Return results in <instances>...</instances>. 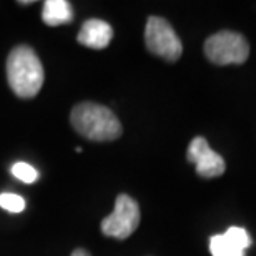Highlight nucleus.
Returning <instances> with one entry per match:
<instances>
[{"label":"nucleus","mask_w":256,"mask_h":256,"mask_svg":"<svg viewBox=\"0 0 256 256\" xmlns=\"http://www.w3.org/2000/svg\"><path fill=\"white\" fill-rule=\"evenodd\" d=\"M204 54L214 65H243L250 57V44L242 34L218 32L204 42Z\"/></svg>","instance_id":"7ed1b4c3"},{"label":"nucleus","mask_w":256,"mask_h":256,"mask_svg":"<svg viewBox=\"0 0 256 256\" xmlns=\"http://www.w3.org/2000/svg\"><path fill=\"white\" fill-rule=\"evenodd\" d=\"M7 80L14 94L20 98H34L40 94L45 80L44 65L28 45H18L8 54Z\"/></svg>","instance_id":"f257e3e1"},{"label":"nucleus","mask_w":256,"mask_h":256,"mask_svg":"<svg viewBox=\"0 0 256 256\" xmlns=\"http://www.w3.org/2000/svg\"><path fill=\"white\" fill-rule=\"evenodd\" d=\"M42 18L48 27H58V25L72 24L74 20V10L70 2L66 0H47L44 4Z\"/></svg>","instance_id":"6e6552de"},{"label":"nucleus","mask_w":256,"mask_h":256,"mask_svg":"<svg viewBox=\"0 0 256 256\" xmlns=\"http://www.w3.org/2000/svg\"><path fill=\"white\" fill-rule=\"evenodd\" d=\"M224 236H226L233 244H236L240 250H243V252H246V250L252 246V238H250V234L244 228L232 226L226 233H224Z\"/></svg>","instance_id":"9d476101"},{"label":"nucleus","mask_w":256,"mask_h":256,"mask_svg":"<svg viewBox=\"0 0 256 256\" xmlns=\"http://www.w3.org/2000/svg\"><path fill=\"white\" fill-rule=\"evenodd\" d=\"M186 158L190 163L196 165V173L202 178H218L226 170L224 160L210 148L208 142L203 136L193 138V142L188 146Z\"/></svg>","instance_id":"423d86ee"},{"label":"nucleus","mask_w":256,"mask_h":256,"mask_svg":"<svg viewBox=\"0 0 256 256\" xmlns=\"http://www.w3.org/2000/svg\"><path fill=\"white\" fill-rule=\"evenodd\" d=\"M72 126L82 136L94 142H114L122 136L124 128L110 108L94 102H84L72 110Z\"/></svg>","instance_id":"f03ea898"},{"label":"nucleus","mask_w":256,"mask_h":256,"mask_svg":"<svg viewBox=\"0 0 256 256\" xmlns=\"http://www.w3.org/2000/svg\"><path fill=\"white\" fill-rule=\"evenodd\" d=\"M112 38H114V28L110 24H106L105 20L100 18H92L82 25L80 34L76 40L84 47L95 48V50H104L110 45Z\"/></svg>","instance_id":"0eeeda50"},{"label":"nucleus","mask_w":256,"mask_h":256,"mask_svg":"<svg viewBox=\"0 0 256 256\" xmlns=\"http://www.w3.org/2000/svg\"><path fill=\"white\" fill-rule=\"evenodd\" d=\"M72 256H92V254L88 252H85V250L78 248V250H75V252L72 253Z\"/></svg>","instance_id":"ddd939ff"},{"label":"nucleus","mask_w":256,"mask_h":256,"mask_svg":"<svg viewBox=\"0 0 256 256\" xmlns=\"http://www.w3.org/2000/svg\"><path fill=\"white\" fill-rule=\"evenodd\" d=\"M140 206L128 194H118L114 213L102 222V233L108 238L126 240L136 232L140 224Z\"/></svg>","instance_id":"39448f33"},{"label":"nucleus","mask_w":256,"mask_h":256,"mask_svg":"<svg viewBox=\"0 0 256 256\" xmlns=\"http://www.w3.org/2000/svg\"><path fill=\"white\" fill-rule=\"evenodd\" d=\"M210 252L213 256H244L243 250H240L236 244H233L223 234H216L210 240Z\"/></svg>","instance_id":"1a4fd4ad"},{"label":"nucleus","mask_w":256,"mask_h":256,"mask_svg":"<svg viewBox=\"0 0 256 256\" xmlns=\"http://www.w3.org/2000/svg\"><path fill=\"white\" fill-rule=\"evenodd\" d=\"M12 175L24 183H34L37 182L38 172L32 165H28V163H15L12 166Z\"/></svg>","instance_id":"f8f14e48"},{"label":"nucleus","mask_w":256,"mask_h":256,"mask_svg":"<svg viewBox=\"0 0 256 256\" xmlns=\"http://www.w3.org/2000/svg\"><path fill=\"white\" fill-rule=\"evenodd\" d=\"M145 44L146 48L153 55L176 62L183 54V44L173 27L162 17H150L145 28Z\"/></svg>","instance_id":"20e7f679"},{"label":"nucleus","mask_w":256,"mask_h":256,"mask_svg":"<svg viewBox=\"0 0 256 256\" xmlns=\"http://www.w3.org/2000/svg\"><path fill=\"white\" fill-rule=\"evenodd\" d=\"M0 206L10 213H22L25 210V200L15 193H2L0 194Z\"/></svg>","instance_id":"9b49d317"}]
</instances>
